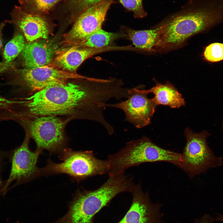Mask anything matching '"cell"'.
<instances>
[{"mask_svg":"<svg viewBox=\"0 0 223 223\" xmlns=\"http://www.w3.org/2000/svg\"><path fill=\"white\" fill-rule=\"evenodd\" d=\"M117 92L103 80L75 79L15 98L16 122L44 116H56L97 122L105 129L110 124L102 105L116 98Z\"/></svg>","mask_w":223,"mask_h":223,"instance_id":"1","label":"cell"},{"mask_svg":"<svg viewBox=\"0 0 223 223\" xmlns=\"http://www.w3.org/2000/svg\"><path fill=\"white\" fill-rule=\"evenodd\" d=\"M218 17L207 0H189L157 25L160 32L159 51L176 48L190 37L216 24Z\"/></svg>","mask_w":223,"mask_h":223,"instance_id":"2","label":"cell"},{"mask_svg":"<svg viewBox=\"0 0 223 223\" xmlns=\"http://www.w3.org/2000/svg\"><path fill=\"white\" fill-rule=\"evenodd\" d=\"M133 176L122 173L109 176L100 187L94 190L78 189L70 203L69 210L61 220L62 223H94L95 215L116 196L131 192Z\"/></svg>","mask_w":223,"mask_h":223,"instance_id":"3","label":"cell"},{"mask_svg":"<svg viewBox=\"0 0 223 223\" xmlns=\"http://www.w3.org/2000/svg\"><path fill=\"white\" fill-rule=\"evenodd\" d=\"M107 160L108 174L112 176L145 163L165 162L181 168L182 157L181 154L162 148L144 136L127 142L118 152L109 155Z\"/></svg>","mask_w":223,"mask_h":223,"instance_id":"4","label":"cell"},{"mask_svg":"<svg viewBox=\"0 0 223 223\" xmlns=\"http://www.w3.org/2000/svg\"><path fill=\"white\" fill-rule=\"evenodd\" d=\"M60 163L48 159L47 165L39 168V176L64 174L77 182L96 175L108 173L107 160L96 158L92 151H74L67 147L59 154Z\"/></svg>","mask_w":223,"mask_h":223,"instance_id":"5","label":"cell"},{"mask_svg":"<svg viewBox=\"0 0 223 223\" xmlns=\"http://www.w3.org/2000/svg\"><path fill=\"white\" fill-rule=\"evenodd\" d=\"M71 119L56 116H44L17 122L35 142L37 148L59 154L67 147L65 128Z\"/></svg>","mask_w":223,"mask_h":223,"instance_id":"6","label":"cell"},{"mask_svg":"<svg viewBox=\"0 0 223 223\" xmlns=\"http://www.w3.org/2000/svg\"><path fill=\"white\" fill-rule=\"evenodd\" d=\"M184 133L186 143L181 154V168L190 179L223 164L222 158L215 156L208 145L207 139L210 133L205 130L195 133L188 127Z\"/></svg>","mask_w":223,"mask_h":223,"instance_id":"7","label":"cell"},{"mask_svg":"<svg viewBox=\"0 0 223 223\" xmlns=\"http://www.w3.org/2000/svg\"><path fill=\"white\" fill-rule=\"evenodd\" d=\"M11 82L20 87L23 95L30 94L47 87L72 79L86 77L54 68L48 65L32 68L16 69Z\"/></svg>","mask_w":223,"mask_h":223,"instance_id":"8","label":"cell"},{"mask_svg":"<svg viewBox=\"0 0 223 223\" xmlns=\"http://www.w3.org/2000/svg\"><path fill=\"white\" fill-rule=\"evenodd\" d=\"M30 138L25 133L22 144L14 151L12 159L11 168L9 176L1 192L4 195L7 192L11 183L16 181V185L28 182L39 176L37 163L42 151L37 148L34 151L29 148Z\"/></svg>","mask_w":223,"mask_h":223,"instance_id":"9","label":"cell"},{"mask_svg":"<svg viewBox=\"0 0 223 223\" xmlns=\"http://www.w3.org/2000/svg\"><path fill=\"white\" fill-rule=\"evenodd\" d=\"M141 87H137L130 90L129 95L124 101L114 104L103 103L105 109L112 107L123 110L125 114V121L129 122L137 128L149 125L157 106L152 98H148Z\"/></svg>","mask_w":223,"mask_h":223,"instance_id":"10","label":"cell"},{"mask_svg":"<svg viewBox=\"0 0 223 223\" xmlns=\"http://www.w3.org/2000/svg\"><path fill=\"white\" fill-rule=\"evenodd\" d=\"M114 0H104L89 8L74 21L70 30L65 35L68 45L80 41L102 28L107 12Z\"/></svg>","mask_w":223,"mask_h":223,"instance_id":"11","label":"cell"},{"mask_svg":"<svg viewBox=\"0 0 223 223\" xmlns=\"http://www.w3.org/2000/svg\"><path fill=\"white\" fill-rule=\"evenodd\" d=\"M131 205L124 217L117 223H164L160 213L162 204L152 202L148 192H144L140 182L134 184L130 192Z\"/></svg>","mask_w":223,"mask_h":223,"instance_id":"12","label":"cell"},{"mask_svg":"<svg viewBox=\"0 0 223 223\" xmlns=\"http://www.w3.org/2000/svg\"><path fill=\"white\" fill-rule=\"evenodd\" d=\"M10 15V20L23 33L28 42L41 39H47L50 32L49 25L44 15L26 12L19 6H15Z\"/></svg>","mask_w":223,"mask_h":223,"instance_id":"13","label":"cell"},{"mask_svg":"<svg viewBox=\"0 0 223 223\" xmlns=\"http://www.w3.org/2000/svg\"><path fill=\"white\" fill-rule=\"evenodd\" d=\"M44 40L28 42L21 52L23 65L32 68L50 64L57 53V45Z\"/></svg>","mask_w":223,"mask_h":223,"instance_id":"14","label":"cell"},{"mask_svg":"<svg viewBox=\"0 0 223 223\" xmlns=\"http://www.w3.org/2000/svg\"><path fill=\"white\" fill-rule=\"evenodd\" d=\"M103 48H92L72 46L57 52L48 65L68 72L76 73L79 66L86 59L104 50Z\"/></svg>","mask_w":223,"mask_h":223,"instance_id":"15","label":"cell"},{"mask_svg":"<svg viewBox=\"0 0 223 223\" xmlns=\"http://www.w3.org/2000/svg\"><path fill=\"white\" fill-rule=\"evenodd\" d=\"M123 28L135 47L149 52L158 51L160 32L157 25L148 30H138L126 27Z\"/></svg>","mask_w":223,"mask_h":223,"instance_id":"16","label":"cell"},{"mask_svg":"<svg viewBox=\"0 0 223 223\" xmlns=\"http://www.w3.org/2000/svg\"><path fill=\"white\" fill-rule=\"evenodd\" d=\"M142 90L147 94L150 93L154 94L152 99L157 106L162 105L171 108H178L185 105L181 94L169 83L163 84L156 82L155 86L150 89Z\"/></svg>","mask_w":223,"mask_h":223,"instance_id":"17","label":"cell"},{"mask_svg":"<svg viewBox=\"0 0 223 223\" xmlns=\"http://www.w3.org/2000/svg\"><path fill=\"white\" fill-rule=\"evenodd\" d=\"M125 36L122 34L106 31L101 28L70 45L92 48H103L107 47L115 40Z\"/></svg>","mask_w":223,"mask_h":223,"instance_id":"18","label":"cell"},{"mask_svg":"<svg viewBox=\"0 0 223 223\" xmlns=\"http://www.w3.org/2000/svg\"><path fill=\"white\" fill-rule=\"evenodd\" d=\"M62 0H19V6L28 13L41 15L48 14L58 3Z\"/></svg>","mask_w":223,"mask_h":223,"instance_id":"19","label":"cell"},{"mask_svg":"<svg viewBox=\"0 0 223 223\" xmlns=\"http://www.w3.org/2000/svg\"><path fill=\"white\" fill-rule=\"evenodd\" d=\"M23 36L19 33H15L6 45L3 53L4 61H12L21 52L26 45Z\"/></svg>","mask_w":223,"mask_h":223,"instance_id":"20","label":"cell"},{"mask_svg":"<svg viewBox=\"0 0 223 223\" xmlns=\"http://www.w3.org/2000/svg\"><path fill=\"white\" fill-rule=\"evenodd\" d=\"M104 0H67V12L70 17L75 19L82 13L91 6Z\"/></svg>","mask_w":223,"mask_h":223,"instance_id":"21","label":"cell"},{"mask_svg":"<svg viewBox=\"0 0 223 223\" xmlns=\"http://www.w3.org/2000/svg\"><path fill=\"white\" fill-rule=\"evenodd\" d=\"M13 99L5 98L0 94V122L10 120L15 121Z\"/></svg>","mask_w":223,"mask_h":223,"instance_id":"22","label":"cell"},{"mask_svg":"<svg viewBox=\"0 0 223 223\" xmlns=\"http://www.w3.org/2000/svg\"><path fill=\"white\" fill-rule=\"evenodd\" d=\"M118 0L127 10L133 12L134 18L141 19L147 15L144 8L143 0Z\"/></svg>","mask_w":223,"mask_h":223,"instance_id":"23","label":"cell"},{"mask_svg":"<svg viewBox=\"0 0 223 223\" xmlns=\"http://www.w3.org/2000/svg\"><path fill=\"white\" fill-rule=\"evenodd\" d=\"M205 59L210 62H217L223 60V44L214 43L207 46L204 51Z\"/></svg>","mask_w":223,"mask_h":223,"instance_id":"24","label":"cell"},{"mask_svg":"<svg viewBox=\"0 0 223 223\" xmlns=\"http://www.w3.org/2000/svg\"><path fill=\"white\" fill-rule=\"evenodd\" d=\"M16 69L15 64L12 62H0V73L13 71Z\"/></svg>","mask_w":223,"mask_h":223,"instance_id":"25","label":"cell"},{"mask_svg":"<svg viewBox=\"0 0 223 223\" xmlns=\"http://www.w3.org/2000/svg\"><path fill=\"white\" fill-rule=\"evenodd\" d=\"M215 221L209 215L205 214L201 218L195 219L196 223H213Z\"/></svg>","mask_w":223,"mask_h":223,"instance_id":"26","label":"cell"},{"mask_svg":"<svg viewBox=\"0 0 223 223\" xmlns=\"http://www.w3.org/2000/svg\"><path fill=\"white\" fill-rule=\"evenodd\" d=\"M7 22V20H5L4 22L0 23V50L3 45L2 32Z\"/></svg>","mask_w":223,"mask_h":223,"instance_id":"27","label":"cell"},{"mask_svg":"<svg viewBox=\"0 0 223 223\" xmlns=\"http://www.w3.org/2000/svg\"><path fill=\"white\" fill-rule=\"evenodd\" d=\"M219 216L215 219L216 221H223V215L218 214Z\"/></svg>","mask_w":223,"mask_h":223,"instance_id":"28","label":"cell"},{"mask_svg":"<svg viewBox=\"0 0 223 223\" xmlns=\"http://www.w3.org/2000/svg\"><path fill=\"white\" fill-rule=\"evenodd\" d=\"M1 181L0 180V186H1Z\"/></svg>","mask_w":223,"mask_h":223,"instance_id":"29","label":"cell"},{"mask_svg":"<svg viewBox=\"0 0 223 223\" xmlns=\"http://www.w3.org/2000/svg\"><path fill=\"white\" fill-rule=\"evenodd\" d=\"M222 128H223V124H222Z\"/></svg>","mask_w":223,"mask_h":223,"instance_id":"30","label":"cell"}]
</instances>
